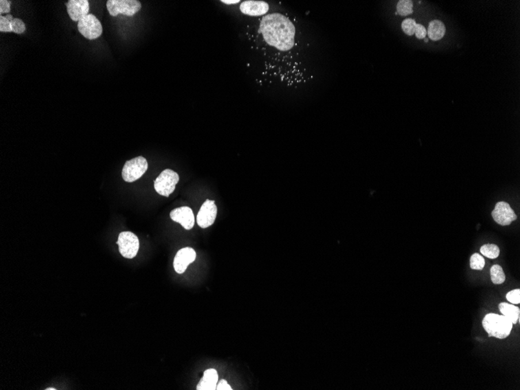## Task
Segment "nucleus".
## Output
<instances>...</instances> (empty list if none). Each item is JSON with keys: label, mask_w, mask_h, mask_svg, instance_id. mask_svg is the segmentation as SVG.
<instances>
[{"label": "nucleus", "mask_w": 520, "mask_h": 390, "mask_svg": "<svg viewBox=\"0 0 520 390\" xmlns=\"http://www.w3.org/2000/svg\"><path fill=\"white\" fill-rule=\"evenodd\" d=\"M414 35H416V37L418 38V39H425L426 35H427V30L422 24H416L415 31H414Z\"/></svg>", "instance_id": "obj_25"}, {"label": "nucleus", "mask_w": 520, "mask_h": 390, "mask_svg": "<svg viewBox=\"0 0 520 390\" xmlns=\"http://www.w3.org/2000/svg\"><path fill=\"white\" fill-rule=\"evenodd\" d=\"M170 217L173 221L179 223L185 230H191L194 226V215L189 207L176 208L170 213Z\"/></svg>", "instance_id": "obj_13"}, {"label": "nucleus", "mask_w": 520, "mask_h": 390, "mask_svg": "<svg viewBox=\"0 0 520 390\" xmlns=\"http://www.w3.org/2000/svg\"><path fill=\"white\" fill-rule=\"evenodd\" d=\"M66 6L70 19L75 22H79L83 17L89 14L90 4L87 0H69Z\"/></svg>", "instance_id": "obj_11"}, {"label": "nucleus", "mask_w": 520, "mask_h": 390, "mask_svg": "<svg viewBox=\"0 0 520 390\" xmlns=\"http://www.w3.org/2000/svg\"><path fill=\"white\" fill-rule=\"evenodd\" d=\"M117 244L119 252L125 258L132 259L137 255L139 242L137 236L134 233L130 231L120 233Z\"/></svg>", "instance_id": "obj_6"}, {"label": "nucleus", "mask_w": 520, "mask_h": 390, "mask_svg": "<svg viewBox=\"0 0 520 390\" xmlns=\"http://www.w3.org/2000/svg\"><path fill=\"white\" fill-rule=\"evenodd\" d=\"M480 253L487 258L496 259L500 254V249L496 245L486 244L480 248Z\"/></svg>", "instance_id": "obj_18"}, {"label": "nucleus", "mask_w": 520, "mask_h": 390, "mask_svg": "<svg viewBox=\"0 0 520 390\" xmlns=\"http://www.w3.org/2000/svg\"><path fill=\"white\" fill-rule=\"evenodd\" d=\"M396 14L407 16L413 13V2L410 0H400L397 2Z\"/></svg>", "instance_id": "obj_19"}, {"label": "nucleus", "mask_w": 520, "mask_h": 390, "mask_svg": "<svg viewBox=\"0 0 520 390\" xmlns=\"http://www.w3.org/2000/svg\"><path fill=\"white\" fill-rule=\"evenodd\" d=\"M179 175L171 169H165L154 181V189L161 196L169 197L175 189Z\"/></svg>", "instance_id": "obj_4"}, {"label": "nucleus", "mask_w": 520, "mask_h": 390, "mask_svg": "<svg viewBox=\"0 0 520 390\" xmlns=\"http://www.w3.org/2000/svg\"><path fill=\"white\" fill-rule=\"evenodd\" d=\"M498 308L502 315L511 321L513 324H517V322H520V310L518 307L509 303H502L499 304Z\"/></svg>", "instance_id": "obj_15"}, {"label": "nucleus", "mask_w": 520, "mask_h": 390, "mask_svg": "<svg viewBox=\"0 0 520 390\" xmlns=\"http://www.w3.org/2000/svg\"><path fill=\"white\" fill-rule=\"evenodd\" d=\"M107 9L112 17L123 14L132 17L141 9V2L138 0H108Z\"/></svg>", "instance_id": "obj_3"}, {"label": "nucleus", "mask_w": 520, "mask_h": 390, "mask_svg": "<svg viewBox=\"0 0 520 390\" xmlns=\"http://www.w3.org/2000/svg\"><path fill=\"white\" fill-rule=\"evenodd\" d=\"M10 6L11 2L7 0H1L0 1V14H6L10 12Z\"/></svg>", "instance_id": "obj_26"}, {"label": "nucleus", "mask_w": 520, "mask_h": 390, "mask_svg": "<svg viewBox=\"0 0 520 390\" xmlns=\"http://www.w3.org/2000/svg\"><path fill=\"white\" fill-rule=\"evenodd\" d=\"M491 281L493 284H502L506 280V275L499 265H494L490 270Z\"/></svg>", "instance_id": "obj_17"}, {"label": "nucleus", "mask_w": 520, "mask_h": 390, "mask_svg": "<svg viewBox=\"0 0 520 390\" xmlns=\"http://www.w3.org/2000/svg\"><path fill=\"white\" fill-rule=\"evenodd\" d=\"M445 31L446 29L443 23L440 20H434L429 24L427 35L431 40L438 41L444 37Z\"/></svg>", "instance_id": "obj_16"}, {"label": "nucleus", "mask_w": 520, "mask_h": 390, "mask_svg": "<svg viewBox=\"0 0 520 390\" xmlns=\"http://www.w3.org/2000/svg\"><path fill=\"white\" fill-rule=\"evenodd\" d=\"M506 299L509 303L515 304H519L520 303V290L515 289L509 291L506 295Z\"/></svg>", "instance_id": "obj_24"}, {"label": "nucleus", "mask_w": 520, "mask_h": 390, "mask_svg": "<svg viewBox=\"0 0 520 390\" xmlns=\"http://www.w3.org/2000/svg\"><path fill=\"white\" fill-rule=\"evenodd\" d=\"M77 27L80 33L89 40L98 39L103 32L101 22L93 14H88L83 17L78 22Z\"/></svg>", "instance_id": "obj_7"}, {"label": "nucleus", "mask_w": 520, "mask_h": 390, "mask_svg": "<svg viewBox=\"0 0 520 390\" xmlns=\"http://www.w3.org/2000/svg\"><path fill=\"white\" fill-rule=\"evenodd\" d=\"M428 40H429V39H425V43H428Z\"/></svg>", "instance_id": "obj_30"}, {"label": "nucleus", "mask_w": 520, "mask_h": 390, "mask_svg": "<svg viewBox=\"0 0 520 390\" xmlns=\"http://www.w3.org/2000/svg\"><path fill=\"white\" fill-rule=\"evenodd\" d=\"M482 325L488 334V337L502 340L510 335L513 324L504 315L489 313L483 318Z\"/></svg>", "instance_id": "obj_2"}, {"label": "nucleus", "mask_w": 520, "mask_h": 390, "mask_svg": "<svg viewBox=\"0 0 520 390\" xmlns=\"http://www.w3.org/2000/svg\"><path fill=\"white\" fill-rule=\"evenodd\" d=\"M196 258V251L192 248L185 247L180 249L174 259V270L179 274L183 273L189 264L194 262Z\"/></svg>", "instance_id": "obj_10"}, {"label": "nucleus", "mask_w": 520, "mask_h": 390, "mask_svg": "<svg viewBox=\"0 0 520 390\" xmlns=\"http://www.w3.org/2000/svg\"><path fill=\"white\" fill-rule=\"evenodd\" d=\"M491 215L495 221L502 226L509 225L517 219L514 211L506 202H498Z\"/></svg>", "instance_id": "obj_9"}, {"label": "nucleus", "mask_w": 520, "mask_h": 390, "mask_svg": "<svg viewBox=\"0 0 520 390\" xmlns=\"http://www.w3.org/2000/svg\"><path fill=\"white\" fill-rule=\"evenodd\" d=\"M269 9V4L264 1L247 0L240 5V11L243 14L251 17H263Z\"/></svg>", "instance_id": "obj_12"}, {"label": "nucleus", "mask_w": 520, "mask_h": 390, "mask_svg": "<svg viewBox=\"0 0 520 390\" xmlns=\"http://www.w3.org/2000/svg\"><path fill=\"white\" fill-rule=\"evenodd\" d=\"M485 266V260L478 253H475L471 257V268L476 270H481Z\"/></svg>", "instance_id": "obj_20"}, {"label": "nucleus", "mask_w": 520, "mask_h": 390, "mask_svg": "<svg viewBox=\"0 0 520 390\" xmlns=\"http://www.w3.org/2000/svg\"><path fill=\"white\" fill-rule=\"evenodd\" d=\"M148 169L146 158L142 156L127 161L122 172L123 179L127 182H133L145 174Z\"/></svg>", "instance_id": "obj_5"}, {"label": "nucleus", "mask_w": 520, "mask_h": 390, "mask_svg": "<svg viewBox=\"0 0 520 390\" xmlns=\"http://www.w3.org/2000/svg\"><path fill=\"white\" fill-rule=\"evenodd\" d=\"M218 383V374L214 368H210L204 372L199 384L196 387L197 390H216Z\"/></svg>", "instance_id": "obj_14"}, {"label": "nucleus", "mask_w": 520, "mask_h": 390, "mask_svg": "<svg viewBox=\"0 0 520 390\" xmlns=\"http://www.w3.org/2000/svg\"><path fill=\"white\" fill-rule=\"evenodd\" d=\"M14 17L11 14L6 15V16L1 15L0 16V31L1 32H11V31H10V24H11V20Z\"/></svg>", "instance_id": "obj_23"}, {"label": "nucleus", "mask_w": 520, "mask_h": 390, "mask_svg": "<svg viewBox=\"0 0 520 390\" xmlns=\"http://www.w3.org/2000/svg\"><path fill=\"white\" fill-rule=\"evenodd\" d=\"M217 215V207L214 200H207L202 205L196 221L202 228H207L214 224Z\"/></svg>", "instance_id": "obj_8"}, {"label": "nucleus", "mask_w": 520, "mask_h": 390, "mask_svg": "<svg viewBox=\"0 0 520 390\" xmlns=\"http://www.w3.org/2000/svg\"><path fill=\"white\" fill-rule=\"evenodd\" d=\"M240 0H222L221 2L226 5H234L240 2Z\"/></svg>", "instance_id": "obj_28"}, {"label": "nucleus", "mask_w": 520, "mask_h": 390, "mask_svg": "<svg viewBox=\"0 0 520 390\" xmlns=\"http://www.w3.org/2000/svg\"><path fill=\"white\" fill-rule=\"evenodd\" d=\"M10 31H11V32L18 34V35L23 34L26 31L25 24L20 19L13 18L11 20V24H10Z\"/></svg>", "instance_id": "obj_22"}, {"label": "nucleus", "mask_w": 520, "mask_h": 390, "mask_svg": "<svg viewBox=\"0 0 520 390\" xmlns=\"http://www.w3.org/2000/svg\"><path fill=\"white\" fill-rule=\"evenodd\" d=\"M47 390H55V389H54V388H48V389H47Z\"/></svg>", "instance_id": "obj_29"}, {"label": "nucleus", "mask_w": 520, "mask_h": 390, "mask_svg": "<svg viewBox=\"0 0 520 390\" xmlns=\"http://www.w3.org/2000/svg\"><path fill=\"white\" fill-rule=\"evenodd\" d=\"M231 386H230L227 382L226 381L225 379H222L219 383L217 385V390H231Z\"/></svg>", "instance_id": "obj_27"}, {"label": "nucleus", "mask_w": 520, "mask_h": 390, "mask_svg": "<svg viewBox=\"0 0 520 390\" xmlns=\"http://www.w3.org/2000/svg\"><path fill=\"white\" fill-rule=\"evenodd\" d=\"M416 21L414 19L407 18L403 20L401 24L402 30L406 35L411 36L414 35L416 28Z\"/></svg>", "instance_id": "obj_21"}, {"label": "nucleus", "mask_w": 520, "mask_h": 390, "mask_svg": "<svg viewBox=\"0 0 520 390\" xmlns=\"http://www.w3.org/2000/svg\"><path fill=\"white\" fill-rule=\"evenodd\" d=\"M257 33L261 43L273 52H288L296 44V28L289 17L282 13H269L259 20Z\"/></svg>", "instance_id": "obj_1"}]
</instances>
